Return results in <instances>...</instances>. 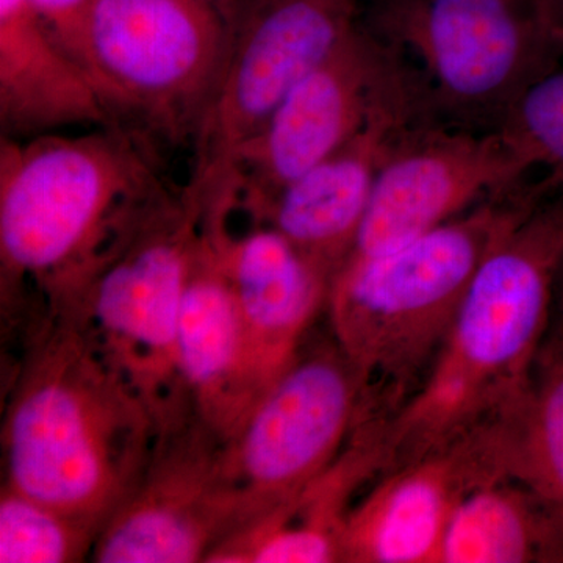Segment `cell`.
<instances>
[{
    "label": "cell",
    "mask_w": 563,
    "mask_h": 563,
    "mask_svg": "<svg viewBox=\"0 0 563 563\" xmlns=\"http://www.w3.org/2000/svg\"><path fill=\"white\" fill-rule=\"evenodd\" d=\"M179 191L163 174L161 150L120 125L2 136V306L11 312L33 288L41 313L73 307Z\"/></svg>",
    "instance_id": "cell-1"
},
{
    "label": "cell",
    "mask_w": 563,
    "mask_h": 563,
    "mask_svg": "<svg viewBox=\"0 0 563 563\" xmlns=\"http://www.w3.org/2000/svg\"><path fill=\"white\" fill-rule=\"evenodd\" d=\"M3 417V483L102 531L157 424L73 310L41 314Z\"/></svg>",
    "instance_id": "cell-2"
},
{
    "label": "cell",
    "mask_w": 563,
    "mask_h": 563,
    "mask_svg": "<svg viewBox=\"0 0 563 563\" xmlns=\"http://www.w3.org/2000/svg\"><path fill=\"white\" fill-rule=\"evenodd\" d=\"M562 251L563 191L481 263L428 376L385 421L384 474L495 420L520 395L553 321Z\"/></svg>",
    "instance_id": "cell-3"
},
{
    "label": "cell",
    "mask_w": 563,
    "mask_h": 563,
    "mask_svg": "<svg viewBox=\"0 0 563 563\" xmlns=\"http://www.w3.org/2000/svg\"><path fill=\"white\" fill-rule=\"evenodd\" d=\"M544 199L526 184L336 273L325 312L361 379L366 417L391 418L420 388L481 263Z\"/></svg>",
    "instance_id": "cell-4"
},
{
    "label": "cell",
    "mask_w": 563,
    "mask_h": 563,
    "mask_svg": "<svg viewBox=\"0 0 563 563\" xmlns=\"http://www.w3.org/2000/svg\"><path fill=\"white\" fill-rule=\"evenodd\" d=\"M361 22L448 128L498 131L521 92L563 58L537 0H361Z\"/></svg>",
    "instance_id": "cell-5"
},
{
    "label": "cell",
    "mask_w": 563,
    "mask_h": 563,
    "mask_svg": "<svg viewBox=\"0 0 563 563\" xmlns=\"http://www.w3.org/2000/svg\"><path fill=\"white\" fill-rule=\"evenodd\" d=\"M250 0H96L87 69L118 125L191 146Z\"/></svg>",
    "instance_id": "cell-6"
},
{
    "label": "cell",
    "mask_w": 563,
    "mask_h": 563,
    "mask_svg": "<svg viewBox=\"0 0 563 563\" xmlns=\"http://www.w3.org/2000/svg\"><path fill=\"white\" fill-rule=\"evenodd\" d=\"M201 220L202 203L184 185L68 307L146 404L157 431L195 412L180 372L179 325Z\"/></svg>",
    "instance_id": "cell-7"
},
{
    "label": "cell",
    "mask_w": 563,
    "mask_h": 563,
    "mask_svg": "<svg viewBox=\"0 0 563 563\" xmlns=\"http://www.w3.org/2000/svg\"><path fill=\"white\" fill-rule=\"evenodd\" d=\"M361 22V0H250L218 90L191 141L185 187L203 203L235 195L240 151Z\"/></svg>",
    "instance_id": "cell-8"
},
{
    "label": "cell",
    "mask_w": 563,
    "mask_h": 563,
    "mask_svg": "<svg viewBox=\"0 0 563 563\" xmlns=\"http://www.w3.org/2000/svg\"><path fill=\"white\" fill-rule=\"evenodd\" d=\"M410 103L428 111L413 74L358 22L240 151L233 172L236 210L252 217L384 111Z\"/></svg>",
    "instance_id": "cell-9"
},
{
    "label": "cell",
    "mask_w": 563,
    "mask_h": 563,
    "mask_svg": "<svg viewBox=\"0 0 563 563\" xmlns=\"http://www.w3.org/2000/svg\"><path fill=\"white\" fill-rule=\"evenodd\" d=\"M362 399L358 374L335 340L303 344L229 440L239 528L298 495L335 462L361 420Z\"/></svg>",
    "instance_id": "cell-10"
},
{
    "label": "cell",
    "mask_w": 563,
    "mask_h": 563,
    "mask_svg": "<svg viewBox=\"0 0 563 563\" xmlns=\"http://www.w3.org/2000/svg\"><path fill=\"white\" fill-rule=\"evenodd\" d=\"M228 440L191 412L158 431L139 484L103 526L98 563H206L240 526Z\"/></svg>",
    "instance_id": "cell-11"
},
{
    "label": "cell",
    "mask_w": 563,
    "mask_h": 563,
    "mask_svg": "<svg viewBox=\"0 0 563 563\" xmlns=\"http://www.w3.org/2000/svg\"><path fill=\"white\" fill-rule=\"evenodd\" d=\"M529 176L498 131H466L432 121L409 125L393 141L377 172L346 263L398 250L473 207L523 187Z\"/></svg>",
    "instance_id": "cell-12"
},
{
    "label": "cell",
    "mask_w": 563,
    "mask_h": 563,
    "mask_svg": "<svg viewBox=\"0 0 563 563\" xmlns=\"http://www.w3.org/2000/svg\"><path fill=\"white\" fill-rule=\"evenodd\" d=\"M503 477L492 421L385 473L347 515L342 563H440L459 507Z\"/></svg>",
    "instance_id": "cell-13"
},
{
    "label": "cell",
    "mask_w": 563,
    "mask_h": 563,
    "mask_svg": "<svg viewBox=\"0 0 563 563\" xmlns=\"http://www.w3.org/2000/svg\"><path fill=\"white\" fill-rule=\"evenodd\" d=\"M240 331L247 409H254L301 354L328 306L331 279L279 232L255 225L224 239ZM247 413V415H250Z\"/></svg>",
    "instance_id": "cell-14"
},
{
    "label": "cell",
    "mask_w": 563,
    "mask_h": 563,
    "mask_svg": "<svg viewBox=\"0 0 563 563\" xmlns=\"http://www.w3.org/2000/svg\"><path fill=\"white\" fill-rule=\"evenodd\" d=\"M422 121L431 120L417 103L384 111L342 150L285 185L251 220L284 235L332 284L354 250L393 141Z\"/></svg>",
    "instance_id": "cell-15"
},
{
    "label": "cell",
    "mask_w": 563,
    "mask_h": 563,
    "mask_svg": "<svg viewBox=\"0 0 563 563\" xmlns=\"http://www.w3.org/2000/svg\"><path fill=\"white\" fill-rule=\"evenodd\" d=\"M231 213H202L181 301L180 372L195 412L225 440L246 420L242 376V331L224 239Z\"/></svg>",
    "instance_id": "cell-16"
},
{
    "label": "cell",
    "mask_w": 563,
    "mask_h": 563,
    "mask_svg": "<svg viewBox=\"0 0 563 563\" xmlns=\"http://www.w3.org/2000/svg\"><path fill=\"white\" fill-rule=\"evenodd\" d=\"M387 418H361L335 462L272 512L242 526L206 563H342L344 526L363 485L384 474Z\"/></svg>",
    "instance_id": "cell-17"
},
{
    "label": "cell",
    "mask_w": 563,
    "mask_h": 563,
    "mask_svg": "<svg viewBox=\"0 0 563 563\" xmlns=\"http://www.w3.org/2000/svg\"><path fill=\"white\" fill-rule=\"evenodd\" d=\"M73 125L118 124L90 74L55 40L29 0H0L2 136L32 139Z\"/></svg>",
    "instance_id": "cell-18"
},
{
    "label": "cell",
    "mask_w": 563,
    "mask_h": 563,
    "mask_svg": "<svg viewBox=\"0 0 563 563\" xmlns=\"http://www.w3.org/2000/svg\"><path fill=\"white\" fill-rule=\"evenodd\" d=\"M440 563H563V503L503 477L455 512Z\"/></svg>",
    "instance_id": "cell-19"
},
{
    "label": "cell",
    "mask_w": 563,
    "mask_h": 563,
    "mask_svg": "<svg viewBox=\"0 0 563 563\" xmlns=\"http://www.w3.org/2000/svg\"><path fill=\"white\" fill-rule=\"evenodd\" d=\"M493 429L504 477L563 503V324L554 314L528 383Z\"/></svg>",
    "instance_id": "cell-20"
},
{
    "label": "cell",
    "mask_w": 563,
    "mask_h": 563,
    "mask_svg": "<svg viewBox=\"0 0 563 563\" xmlns=\"http://www.w3.org/2000/svg\"><path fill=\"white\" fill-rule=\"evenodd\" d=\"M96 526L85 523L2 484L0 562L74 563L91 561Z\"/></svg>",
    "instance_id": "cell-21"
},
{
    "label": "cell",
    "mask_w": 563,
    "mask_h": 563,
    "mask_svg": "<svg viewBox=\"0 0 563 563\" xmlns=\"http://www.w3.org/2000/svg\"><path fill=\"white\" fill-rule=\"evenodd\" d=\"M498 132L551 195L563 191V66L529 85Z\"/></svg>",
    "instance_id": "cell-22"
},
{
    "label": "cell",
    "mask_w": 563,
    "mask_h": 563,
    "mask_svg": "<svg viewBox=\"0 0 563 563\" xmlns=\"http://www.w3.org/2000/svg\"><path fill=\"white\" fill-rule=\"evenodd\" d=\"M55 40L87 70L88 32L96 0H29Z\"/></svg>",
    "instance_id": "cell-23"
},
{
    "label": "cell",
    "mask_w": 563,
    "mask_h": 563,
    "mask_svg": "<svg viewBox=\"0 0 563 563\" xmlns=\"http://www.w3.org/2000/svg\"><path fill=\"white\" fill-rule=\"evenodd\" d=\"M548 35L563 55V0H537Z\"/></svg>",
    "instance_id": "cell-24"
},
{
    "label": "cell",
    "mask_w": 563,
    "mask_h": 563,
    "mask_svg": "<svg viewBox=\"0 0 563 563\" xmlns=\"http://www.w3.org/2000/svg\"><path fill=\"white\" fill-rule=\"evenodd\" d=\"M554 318L563 324V251L561 262H559L558 274H555Z\"/></svg>",
    "instance_id": "cell-25"
}]
</instances>
